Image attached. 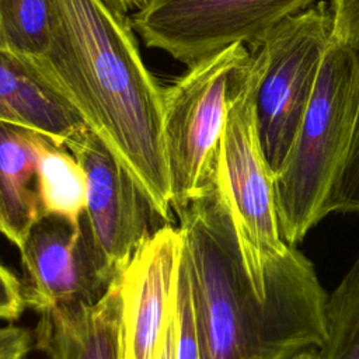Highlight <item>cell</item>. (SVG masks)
Listing matches in <instances>:
<instances>
[{
    "label": "cell",
    "mask_w": 359,
    "mask_h": 359,
    "mask_svg": "<svg viewBox=\"0 0 359 359\" xmlns=\"http://www.w3.org/2000/svg\"><path fill=\"white\" fill-rule=\"evenodd\" d=\"M177 217L201 359H289L323 345L328 293L296 245L268 268L262 296L217 181Z\"/></svg>",
    "instance_id": "6da1fadb"
},
{
    "label": "cell",
    "mask_w": 359,
    "mask_h": 359,
    "mask_svg": "<svg viewBox=\"0 0 359 359\" xmlns=\"http://www.w3.org/2000/svg\"><path fill=\"white\" fill-rule=\"evenodd\" d=\"M36 60L171 223L163 87L144 65L129 15L112 0H52L49 46Z\"/></svg>",
    "instance_id": "7a4b0ae2"
},
{
    "label": "cell",
    "mask_w": 359,
    "mask_h": 359,
    "mask_svg": "<svg viewBox=\"0 0 359 359\" xmlns=\"http://www.w3.org/2000/svg\"><path fill=\"white\" fill-rule=\"evenodd\" d=\"M358 98V48L332 38L292 147L273 175L279 229L289 245L302 243L327 216V199L351 147Z\"/></svg>",
    "instance_id": "3957f363"
},
{
    "label": "cell",
    "mask_w": 359,
    "mask_h": 359,
    "mask_svg": "<svg viewBox=\"0 0 359 359\" xmlns=\"http://www.w3.org/2000/svg\"><path fill=\"white\" fill-rule=\"evenodd\" d=\"M250 57L247 45H230L187 66L161 90L163 146L177 215L216 184L230 101Z\"/></svg>",
    "instance_id": "277c9868"
},
{
    "label": "cell",
    "mask_w": 359,
    "mask_h": 359,
    "mask_svg": "<svg viewBox=\"0 0 359 359\" xmlns=\"http://www.w3.org/2000/svg\"><path fill=\"white\" fill-rule=\"evenodd\" d=\"M331 39L330 3L318 0L248 45L257 128L273 175L292 147Z\"/></svg>",
    "instance_id": "5b68a950"
},
{
    "label": "cell",
    "mask_w": 359,
    "mask_h": 359,
    "mask_svg": "<svg viewBox=\"0 0 359 359\" xmlns=\"http://www.w3.org/2000/svg\"><path fill=\"white\" fill-rule=\"evenodd\" d=\"M216 181L231 213L245 269L265 296L268 268L285 255L289 244L280 234L273 172L257 128L251 57L230 101Z\"/></svg>",
    "instance_id": "8992f818"
},
{
    "label": "cell",
    "mask_w": 359,
    "mask_h": 359,
    "mask_svg": "<svg viewBox=\"0 0 359 359\" xmlns=\"http://www.w3.org/2000/svg\"><path fill=\"white\" fill-rule=\"evenodd\" d=\"M318 0H147L129 18L147 48L191 66L230 45L259 41Z\"/></svg>",
    "instance_id": "52a82bcc"
},
{
    "label": "cell",
    "mask_w": 359,
    "mask_h": 359,
    "mask_svg": "<svg viewBox=\"0 0 359 359\" xmlns=\"http://www.w3.org/2000/svg\"><path fill=\"white\" fill-rule=\"evenodd\" d=\"M87 177V203L81 224L88 234L104 276L112 282L154 231V209L132 175L87 126L65 146Z\"/></svg>",
    "instance_id": "ba28073f"
},
{
    "label": "cell",
    "mask_w": 359,
    "mask_h": 359,
    "mask_svg": "<svg viewBox=\"0 0 359 359\" xmlns=\"http://www.w3.org/2000/svg\"><path fill=\"white\" fill-rule=\"evenodd\" d=\"M24 299L32 310L93 303L108 289L87 231L62 217L43 216L31 229L22 248Z\"/></svg>",
    "instance_id": "9c48e42d"
},
{
    "label": "cell",
    "mask_w": 359,
    "mask_h": 359,
    "mask_svg": "<svg viewBox=\"0 0 359 359\" xmlns=\"http://www.w3.org/2000/svg\"><path fill=\"white\" fill-rule=\"evenodd\" d=\"M181 252L180 227L164 223L121 273L122 359H153L175 303Z\"/></svg>",
    "instance_id": "30bf717a"
},
{
    "label": "cell",
    "mask_w": 359,
    "mask_h": 359,
    "mask_svg": "<svg viewBox=\"0 0 359 359\" xmlns=\"http://www.w3.org/2000/svg\"><path fill=\"white\" fill-rule=\"evenodd\" d=\"M0 121L34 129L56 146L86 123L36 59L0 46Z\"/></svg>",
    "instance_id": "8fae6325"
},
{
    "label": "cell",
    "mask_w": 359,
    "mask_h": 359,
    "mask_svg": "<svg viewBox=\"0 0 359 359\" xmlns=\"http://www.w3.org/2000/svg\"><path fill=\"white\" fill-rule=\"evenodd\" d=\"M119 276L93 303L39 313L35 345L49 359H122Z\"/></svg>",
    "instance_id": "7c38bea8"
},
{
    "label": "cell",
    "mask_w": 359,
    "mask_h": 359,
    "mask_svg": "<svg viewBox=\"0 0 359 359\" xmlns=\"http://www.w3.org/2000/svg\"><path fill=\"white\" fill-rule=\"evenodd\" d=\"M48 142L34 129L0 121V234L18 250L42 217L38 163Z\"/></svg>",
    "instance_id": "4fadbf2b"
},
{
    "label": "cell",
    "mask_w": 359,
    "mask_h": 359,
    "mask_svg": "<svg viewBox=\"0 0 359 359\" xmlns=\"http://www.w3.org/2000/svg\"><path fill=\"white\" fill-rule=\"evenodd\" d=\"M38 195L42 217L80 223L87 203V177L77 158L53 142H48L39 157Z\"/></svg>",
    "instance_id": "5bb4252c"
},
{
    "label": "cell",
    "mask_w": 359,
    "mask_h": 359,
    "mask_svg": "<svg viewBox=\"0 0 359 359\" xmlns=\"http://www.w3.org/2000/svg\"><path fill=\"white\" fill-rule=\"evenodd\" d=\"M318 359H359V254L327 294L325 339Z\"/></svg>",
    "instance_id": "9a60e30c"
},
{
    "label": "cell",
    "mask_w": 359,
    "mask_h": 359,
    "mask_svg": "<svg viewBox=\"0 0 359 359\" xmlns=\"http://www.w3.org/2000/svg\"><path fill=\"white\" fill-rule=\"evenodd\" d=\"M52 0H0V46L39 59L49 46Z\"/></svg>",
    "instance_id": "2e32d148"
},
{
    "label": "cell",
    "mask_w": 359,
    "mask_h": 359,
    "mask_svg": "<svg viewBox=\"0 0 359 359\" xmlns=\"http://www.w3.org/2000/svg\"><path fill=\"white\" fill-rule=\"evenodd\" d=\"M358 55H359V45ZM359 213V98L355 130L344 167L325 203V213Z\"/></svg>",
    "instance_id": "e0dca14e"
},
{
    "label": "cell",
    "mask_w": 359,
    "mask_h": 359,
    "mask_svg": "<svg viewBox=\"0 0 359 359\" xmlns=\"http://www.w3.org/2000/svg\"><path fill=\"white\" fill-rule=\"evenodd\" d=\"M177 359H201L198 337L195 331L191 285L188 276V268L181 252L178 279H177Z\"/></svg>",
    "instance_id": "ac0fdd59"
},
{
    "label": "cell",
    "mask_w": 359,
    "mask_h": 359,
    "mask_svg": "<svg viewBox=\"0 0 359 359\" xmlns=\"http://www.w3.org/2000/svg\"><path fill=\"white\" fill-rule=\"evenodd\" d=\"M332 14V38L351 45H359V0H330Z\"/></svg>",
    "instance_id": "d6986e66"
},
{
    "label": "cell",
    "mask_w": 359,
    "mask_h": 359,
    "mask_svg": "<svg viewBox=\"0 0 359 359\" xmlns=\"http://www.w3.org/2000/svg\"><path fill=\"white\" fill-rule=\"evenodd\" d=\"M25 307L21 280L0 261V320H17Z\"/></svg>",
    "instance_id": "ffe728a7"
},
{
    "label": "cell",
    "mask_w": 359,
    "mask_h": 359,
    "mask_svg": "<svg viewBox=\"0 0 359 359\" xmlns=\"http://www.w3.org/2000/svg\"><path fill=\"white\" fill-rule=\"evenodd\" d=\"M34 334L24 327H0V359H28L34 346Z\"/></svg>",
    "instance_id": "44dd1931"
},
{
    "label": "cell",
    "mask_w": 359,
    "mask_h": 359,
    "mask_svg": "<svg viewBox=\"0 0 359 359\" xmlns=\"http://www.w3.org/2000/svg\"><path fill=\"white\" fill-rule=\"evenodd\" d=\"M177 297V294H175ZM153 359H177V309L175 303L158 339Z\"/></svg>",
    "instance_id": "7402d4cb"
},
{
    "label": "cell",
    "mask_w": 359,
    "mask_h": 359,
    "mask_svg": "<svg viewBox=\"0 0 359 359\" xmlns=\"http://www.w3.org/2000/svg\"><path fill=\"white\" fill-rule=\"evenodd\" d=\"M114 4L121 8L123 13H129L133 10H137L140 6H143L147 0H112Z\"/></svg>",
    "instance_id": "603a6c76"
},
{
    "label": "cell",
    "mask_w": 359,
    "mask_h": 359,
    "mask_svg": "<svg viewBox=\"0 0 359 359\" xmlns=\"http://www.w3.org/2000/svg\"><path fill=\"white\" fill-rule=\"evenodd\" d=\"M289 359H318V348L303 349V351L294 353L293 356H290Z\"/></svg>",
    "instance_id": "cb8c5ba5"
}]
</instances>
